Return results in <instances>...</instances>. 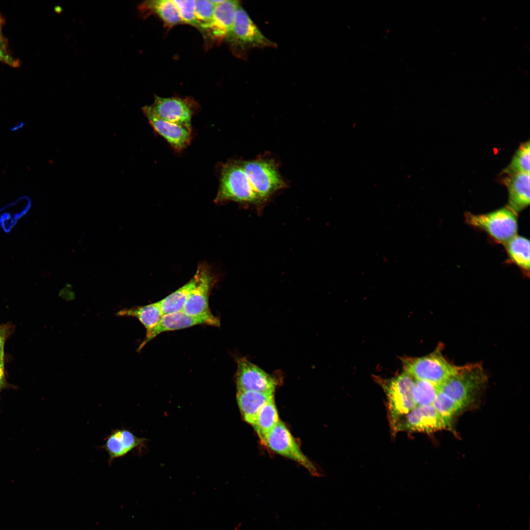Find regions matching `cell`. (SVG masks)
I'll return each mask as SVG.
<instances>
[{
    "label": "cell",
    "mask_w": 530,
    "mask_h": 530,
    "mask_svg": "<svg viewBox=\"0 0 530 530\" xmlns=\"http://www.w3.org/2000/svg\"><path fill=\"white\" fill-rule=\"evenodd\" d=\"M0 61L13 67H18L20 65L19 61L18 59L11 56L7 53L6 51H4L0 47Z\"/></svg>",
    "instance_id": "obj_29"
},
{
    "label": "cell",
    "mask_w": 530,
    "mask_h": 530,
    "mask_svg": "<svg viewBox=\"0 0 530 530\" xmlns=\"http://www.w3.org/2000/svg\"><path fill=\"white\" fill-rule=\"evenodd\" d=\"M509 259L526 274L530 271V241L516 235L504 244Z\"/></svg>",
    "instance_id": "obj_21"
},
{
    "label": "cell",
    "mask_w": 530,
    "mask_h": 530,
    "mask_svg": "<svg viewBox=\"0 0 530 530\" xmlns=\"http://www.w3.org/2000/svg\"><path fill=\"white\" fill-rule=\"evenodd\" d=\"M198 279L197 272L186 284L159 301L163 314L182 311Z\"/></svg>",
    "instance_id": "obj_22"
},
{
    "label": "cell",
    "mask_w": 530,
    "mask_h": 530,
    "mask_svg": "<svg viewBox=\"0 0 530 530\" xmlns=\"http://www.w3.org/2000/svg\"><path fill=\"white\" fill-rule=\"evenodd\" d=\"M139 9L142 14L154 13L168 26L182 23L178 9L174 0H153L142 3Z\"/></svg>",
    "instance_id": "obj_20"
},
{
    "label": "cell",
    "mask_w": 530,
    "mask_h": 530,
    "mask_svg": "<svg viewBox=\"0 0 530 530\" xmlns=\"http://www.w3.org/2000/svg\"><path fill=\"white\" fill-rule=\"evenodd\" d=\"M6 335V330L4 326L0 325V360H4V348Z\"/></svg>",
    "instance_id": "obj_30"
},
{
    "label": "cell",
    "mask_w": 530,
    "mask_h": 530,
    "mask_svg": "<svg viewBox=\"0 0 530 530\" xmlns=\"http://www.w3.org/2000/svg\"><path fill=\"white\" fill-rule=\"evenodd\" d=\"M439 387L426 381L415 379L413 397L416 406L433 404Z\"/></svg>",
    "instance_id": "obj_25"
},
{
    "label": "cell",
    "mask_w": 530,
    "mask_h": 530,
    "mask_svg": "<svg viewBox=\"0 0 530 530\" xmlns=\"http://www.w3.org/2000/svg\"><path fill=\"white\" fill-rule=\"evenodd\" d=\"M197 283L191 292L183 311L192 316L212 314L209 305V296L213 283L211 274L207 268L200 266L196 271Z\"/></svg>",
    "instance_id": "obj_13"
},
{
    "label": "cell",
    "mask_w": 530,
    "mask_h": 530,
    "mask_svg": "<svg viewBox=\"0 0 530 530\" xmlns=\"http://www.w3.org/2000/svg\"><path fill=\"white\" fill-rule=\"evenodd\" d=\"M216 202L231 200L259 204L262 203L238 161L229 162L222 166L220 185Z\"/></svg>",
    "instance_id": "obj_2"
},
{
    "label": "cell",
    "mask_w": 530,
    "mask_h": 530,
    "mask_svg": "<svg viewBox=\"0 0 530 530\" xmlns=\"http://www.w3.org/2000/svg\"><path fill=\"white\" fill-rule=\"evenodd\" d=\"M262 443L274 452L297 462L314 476L319 474L313 463L303 453L285 424L279 421L266 435Z\"/></svg>",
    "instance_id": "obj_8"
},
{
    "label": "cell",
    "mask_w": 530,
    "mask_h": 530,
    "mask_svg": "<svg viewBox=\"0 0 530 530\" xmlns=\"http://www.w3.org/2000/svg\"><path fill=\"white\" fill-rule=\"evenodd\" d=\"M450 422L442 416L433 404L416 406L398 422L392 431L430 433L449 427Z\"/></svg>",
    "instance_id": "obj_9"
},
{
    "label": "cell",
    "mask_w": 530,
    "mask_h": 530,
    "mask_svg": "<svg viewBox=\"0 0 530 530\" xmlns=\"http://www.w3.org/2000/svg\"><path fill=\"white\" fill-rule=\"evenodd\" d=\"M216 6L211 0H195V20L196 26L204 30L211 23Z\"/></svg>",
    "instance_id": "obj_26"
},
{
    "label": "cell",
    "mask_w": 530,
    "mask_h": 530,
    "mask_svg": "<svg viewBox=\"0 0 530 530\" xmlns=\"http://www.w3.org/2000/svg\"><path fill=\"white\" fill-rule=\"evenodd\" d=\"M239 162L261 203L286 186L274 161L258 159Z\"/></svg>",
    "instance_id": "obj_4"
},
{
    "label": "cell",
    "mask_w": 530,
    "mask_h": 530,
    "mask_svg": "<svg viewBox=\"0 0 530 530\" xmlns=\"http://www.w3.org/2000/svg\"><path fill=\"white\" fill-rule=\"evenodd\" d=\"M237 55H245L246 51L255 48L275 47L266 38L241 6L237 11L232 31L226 38Z\"/></svg>",
    "instance_id": "obj_5"
},
{
    "label": "cell",
    "mask_w": 530,
    "mask_h": 530,
    "mask_svg": "<svg viewBox=\"0 0 530 530\" xmlns=\"http://www.w3.org/2000/svg\"><path fill=\"white\" fill-rule=\"evenodd\" d=\"M145 106L163 120L191 129V118L196 106L188 99L155 96L153 104Z\"/></svg>",
    "instance_id": "obj_10"
},
{
    "label": "cell",
    "mask_w": 530,
    "mask_h": 530,
    "mask_svg": "<svg viewBox=\"0 0 530 530\" xmlns=\"http://www.w3.org/2000/svg\"><path fill=\"white\" fill-rule=\"evenodd\" d=\"M239 5L238 0H224L216 6L211 23L203 30L212 40L220 41L226 39L232 30Z\"/></svg>",
    "instance_id": "obj_15"
},
{
    "label": "cell",
    "mask_w": 530,
    "mask_h": 530,
    "mask_svg": "<svg viewBox=\"0 0 530 530\" xmlns=\"http://www.w3.org/2000/svg\"><path fill=\"white\" fill-rule=\"evenodd\" d=\"M202 324L218 327L220 322L219 318L212 314L202 316H192L182 311L163 314L157 327L149 334L145 336L137 351H140L148 342L160 333Z\"/></svg>",
    "instance_id": "obj_12"
},
{
    "label": "cell",
    "mask_w": 530,
    "mask_h": 530,
    "mask_svg": "<svg viewBox=\"0 0 530 530\" xmlns=\"http://www.w3.org/2000/svg\"><path fill=\"white\" fill-rule=\"evenodd\" d=\"M530 147L529 140L519 146L514 154L510 163L504 170L505 174H530Z\"/></svg>",
    "instance_id": "obj_24"
},
{
    "label": "cell",
    "mask_w": 530,
    "mask_h": 530,
    "mask_svg": "<svg viewBox=\"0 0 530 530\" xmlns=\"http://www.w3.org/2000/svg\"><path fill=\"white\" fill-rule=\"evenodd\" d=\"M433 405L442 416L451 420L453 416L464 408L461 404L440 391L434 399Z\"/></svg>",
    "instance_id": "obj_27"
},
{
    "label": "cell",
    "mask_w": 530,
    "mask_h": 530,
    "mask_svg": "<svg viewBox=\"0 0 530 530\" xmlns=\"http://www.w3.org/2000/svg\"><path fill=\"white\" fill-rule=\"evenodd\" d=\"M415 379L404 373L384 384L387 398L389 419L392 429L415 406L413 390Z\"/></svg>",
    "instance_id": "obj_6"
},
{
    "label": "cell",
    "mask_w": 530,
    "mask_h": 530,
    "mask_svg": "<svg viewBox=\"0 0 530 530\" xmlns=\"http://www.w3.org/2000/svg\"><path fill=\"white\" fill-rule=\"evenodd\" d=\"M24 126L25 123L24 122H20L9 128V131L11 132H15L19 130L22 129L24 127Z\"/></svg>",
    "instance_id": "obj_33"
},
{
    "label": "cell",
    "mask_w": 530,
    "mask_h": 530,
    "mask_svg": "<svg viewBox=\"0 0 530 530\" xmlns=\"http://www.w3.org/2000/svg\"><path fill=\"white\" fill-rule=\"evenodd\" d=\"M530 178L529 173H514L503 180L508 194L507 207L517 214L530 204Z\"/></svg>",
    "instance_id": "obj_17"
},
{
    "label": "cell",
    "mask_w": 530,
    "mask_h": 530,
    "mask_svg": "<svg viewBox=\"0 0 530 530\" xmlns=\"http://www.w3.org/2000/svg\"><path fill=\"white\" fill-rule=\"evenodd\" d=\"M163 314L158 302L144 306L121 310L116 313L119 317H131L137 318L149 334L158 325Z\"/></svg>",
    "instance_id": "obj_19"
},
{
    "label": "cell",
    "mask_w": 530,
    "mask_h": 530,
    "mask_svg": "<svg viewBox=\"0 0 530 530\" xmlns=\"http://www.w3.org/2000/svg\"><path fill=\"white\" fill-rule=\"evenodd\" d=\"M142 111L154 130L175 150L181 151L188 145L191 138V129L163 120L151 112L145 106Z\"/></svg>",
    "instance_id": "obj_14"
},
{
    "label": "cell",
    "mask_w": 530,
    "mask_h": 530,
    "mask_svg": "<svg viewBox=\"0 0 530 530\" xmlns=\"http://www.w3.org/2000/svg\"><path fill=\"white\" fill-rule=\"evenodd\" d=\"M5 386L4 360H0V392Z\"/></svg>",
    "instance_id": "obj_31"
},
{
    "label": "cell",
    "mask_w": 530,
    "mask_h": 530,
    "mask_svg": "<svg viewBox=\"0 0 530 530\" xmlns=\"http://www.w3.org/2000/svg\"><path fill=\"white\" fill-rule=\"evenodd\" d=\"M146 439L135 436L126 428L113 429L106 437L102 448L108 455V463L110 465L116 458L123 457L134 449L142 448Z\"/></svg>",
    "instance_id": "obj_16"
},
{
    "label": "cell",
    "mask_w": 530,
    "mask_h": 530,
    "mask_svg": "<svg viewBox=\"0 0 530 530\" xmlns=\"http://www.w3.org/2000/svg\"><path fill=\"white\" fill-rule=\"evenodd\" d=\"M487 380L480 365L471 364L457 367L456 372L439 387V391L461 404H470Z\"/></svg>",
    "instance_id": "obj_1"
},
{
    "label": "cell",
    "mask_w": 530,
    "mask_h": 530,
    "mask_svg": "<svg viewBox=\"0 0 530 530\" xmlns=\"http://www.w3.org/2000/svg\"><path fill=\"white\" fill-rule=\"evenodd\" d=\"M457 367L448 361L439 350L420 358L409 360L405 373L416 380H424L440 386L456 371Z\"/></svg>",
    "instance_id": "obj_7"
},
{
    "label": "cell",
    "mask_w": 530,
    "mask_h": 530,
    "mask_svg": "<svg viewBox=\"0 0 530 530\" xmlns=\"http://www.w3.org/2000/svg\"><path fill=\"white\" fill-rule=\"evenodd\" d=\"M274 398V393L253 391H238L237 402L243 420L253 425L261 408Z\"/></svg>",
    "instance_id": "obj_18"
},
{
    "label": "cell",
    "mask_w": 530,
    "mask_h": 530,
    "mask_svg": "<svg viewBox=\"0 0 530 530\" xmlns=\"http://www.w3.org/2000/svg\"><path fill=\"white\" fill-rule=\"evenodd\" d=\"M517 214L508 207H504L484 214L467 212L466 223L486 232L499 243L504 244L517 235Z\"/></svg>",
    "instance_id": "obj_3"
},
{
    "label": "cell",
    "mask_w": 530,
    "mask_h": 530,
    "mask_svg": "<svg viewBox=\"0 0 530 530\" xmlns=\"http://www.w3.org/2000/svg\"><path fill=\"white\" fill-rule=\"evenodd\" d=\"M182 22L196 26L195 20V0H174Z\"/></svg>",
    "instance_id": "obj_28"
},
{
    "label": "cell",
    "mask_w": 530,
    "mask_h": 530,
    "mask_svg": "<svg viewBox=\"0 0 530 530\" xmlns=\"http://www.w3.org/2000/svg\"><path fill=\"white\" fill-rule=\"evenodd\" d=\"M236 383L238 391L274 393L277 381L258 366L242 357L237 360Z\"/></svg>",
    "instance_id": "obj_11"
},
{
    "label": "cell",
    "mask_w": 530,
    "mask_h": 530,
    "mask_svg": "<svg viewBox=\"0 0 530 530\" xmlns=\"http://www.w3.org/2000/svg\"><path fill=\"white\" fill-rule=\"evenodd\" d=\"M279 422L278 411L273 398L261 408L252 426L262 442L266 435Z\"/></svg>",
    "instance_id": "obj_23"
},
{
    "label": "cell",
    "mask_w": 530,
    "mask_h": 530,
    "mask_svg": "<svg viewBox=\"0 0 530 530\" xmlns=\"http://www.w3.org/2000/svg\"><path fill=\"white\" fill-rule=\"evenodd\" d=\"M2 23L1 19L0 18V47L5 51L6 48L7 44L2 33L1 29Z\"/></svg>",
    "instance_id": "obj_32"
}]
</instances>
